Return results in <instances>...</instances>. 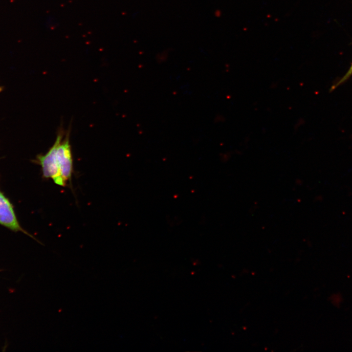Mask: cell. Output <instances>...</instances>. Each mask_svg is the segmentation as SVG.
Here are the masks:
<instances>
[{"mask_svg": "<svg viewBox=\"0 0 352 352\" xmlns=\"http://www.w3.org/2000/svg\"><path fill=\"white\" fill-rule=\"evenodd\" d=\"M69 130H59L55 142L57 144L56 156L61 175L66 182L70 181L73 172V159L69 141Z\"/></svg>", "mask_w": 352, "mask_h": 352, "instance_id": "1", "label": "cell"}, {"mask_svg": "<svg viewBox=\"0 0 352 352\" xmlns=\"http://www.w3.org/2000/svg\"><path fill=\"white\" fill-rule=\"evenodd\" d=\"M56 150L57 144L54 142L47 153L37 156V160L42 167L43 175L44 178H50L57 185L65 186L66 182L63 178L59 170Z\"/></svg>", "mask_w": 352, "mask_h": 352, "instance_id": "2", "label": "cell"}, {"mask_svg": "<svg viewBox=\"0 0 352 352\" xmlns=\"http://www.w3.org/2000/svg\"><path fill=\"white\" fill-rule=\"evenodd\" d=\"M0 224L15 231L24 232L21 227L13 206L9 200L0 191Z\"/></svg>", "mask_w": 352, "mask_h": 352, "instance_id": "3", "label": "cell"}, {"mask_svg": "<svg viewBox=\"0 0 352 352\" xmlns=\"http://www.w3.org/2000/svg\"><path fill=\"white\" fill-rule=\"evenodd\" d=\"M352 76V64L345 74L336 83L332 86L331 90L336 88L339 85L342 84Z\"/></svg>", "mask_w": 352, "mask_h": 352, "instance_id": "4", "label": "cell"}, {"mask_svg": "<svg viewBox=\"0 0 352 352\" xmlns=\"http://www.w3.org/2000/svg\"><path fill=\"white\" fill-rule=\"evenodd\" d=\"M2 90V88L0 87V92Z\"/></svg>", "mask_w": 352, "mask_h": 352, "instance_id": "5", "label": "cell"}]
</instances>
